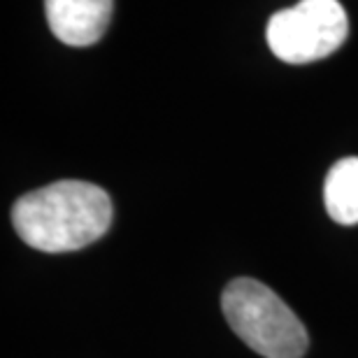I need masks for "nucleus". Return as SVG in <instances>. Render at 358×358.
<instances>
[{
  "mask_svg": "<svg viewBox=\"0 0 358 358\" xmlns=\"http://www.w3.org/2000/svg\"><path fill=\"white\" fill-rule=\"evenodd\" d=\"M112 214V198L105 189L80 179H63L21 196L12 207V224L28 247L66 254L103 238Z\"/></svg>",
  "mask_w": 358,
  "mask_h": 358,
  "instance_id": "nucleus-1",
  "label": "nucleus"
},
{
  "mask_svg": "<svg viewBox=\"0 0 358 358\" xmlns=\"http://www.w3.org/2000/svg\"><path fill=\"white\" fill-rule=\"evenodd\" d=\"M233 333L263 358H303L310 338L296 312L256 279H233L221 296Z\"/></svg>",
  "mask_w": 358,
  "mask_h": 358,
  "instance_id": "nucleus-2",
  "label": "nucleus"
},
{
  "mask_svg": "<svg viewBox=\"0 0 358 358\" xmlns=\"http://www.w3.org/2000/svg\"><path fill=\"white\" fill-rule=\"evenodd\" d=\"M112 10L114 0H45L49 28L70 47L96 45L110 26Z\"/></svg>",
  "mask_w": 358,
  "mask_h": 358,
  "instance_id": "nucleus-4",
  "label": "nucleus"
},
{
  "mask_svg": "<svg viewBox=\"0 0 358 358\" xmlns=\"http://www.w3.org/2000/svg\"><path fill=\"white\" fill-rule=\"evenodd\" d=\"M347 35V12L338 0H300L272 14L266 28L272 54L293 66L326 59L345 45Z\"/></svg>",
  "mask_w": 358,
  "mask_h": 358,
  "instance_id": "nucleus-3",
  "label": "nucleus"
},
{
  "mask_svg": "<svg viewBox=\"0 0 358 358\" xmlns=\"http://www.w3.org/2000/svg\"><path fill=\"white\" fill-rule=\"evenodd\" d=\"M324 203L335 224H358V156L342 159L328 170L324 182Z\"/></svg>",
  "mask_w": 358,
  "mask_h": 358,
  "instance_id": "nucleus-5",
  "label": "nucleus"
}]
</instances>
